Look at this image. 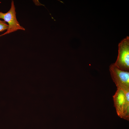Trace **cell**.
Instances as JSON below:
<instances>
[{
  "instance_id": "8992f818",
  "label": "cell",
  "mask_w": 129,
  "mask_h": 129,
  "mask_svg": "<svg viewBox=\"0 0 129 129\" xmlns=\"http://www.w3.org/2000/svg\"><path fill=\"white\" fill-rule=\"evenodd\" d=\"M8 25L4 21L0 19V32L7 30L8 28Z\"/></svg>"
},
{
  "instance_id": "7a4b0ae2",
  "label": "cell",
  "mask_w": 129,
  "mask_h": 129,
  "mask_svg": "<svg viewBox=\"0 0 129 129\" xmlns=\"http://www.w3.org/2000/svg\"><path fill=\"white\" fill-rule=\"evenodd\" d=\"M109 69L111 78L117 88L125 92L129 91V72L120 69L114 63L110 65Z\"/></svg>"
},
{
  "instance_id": "5b68a950",
  "label": "cell",
  "mask_w": 129,
  "mask_h": 129,
  "mask_svg": "<svg viewBox=\"0 0 129 129\" xmlns=\"http://www.w3.org/2000/svg\"><path fill=\"white\" fill-rule=\"evenodd\" d=\"M125 100L121 118L129 120V91L125 92Z\"/></svg>"
},
{
  "instance_id": "3957f363",
  "label": "cell",
  "mask_w": 129,
  "mask_h": 129,
  "mask_svg": "<svg viewBox=\"0 0 129 129\" xmlns=\"http://www.w3.org/2000/svg\"><path fill=\"white\" fill-rule=\"evenodd\" d=\"M15 7L13 0H12L9 10L5 13L0 11V19H3L8 24V28L6 31L0 35V37L16 31L18 30L24 31L25 28L21 26L16 17Z\"/></svg>"
},
{
  "instance_id": "6da1fadb",
  "label": "cell",
  "mask_w": 129,
  "mask_h": 129,
  "mask_svg": "<svg viewBox=\"0 0 129 129\" xmlns=\"http://www.w3.org/2000/svg\"><path fill=\"white\" fill-rule=\"evenodd\" d=\"M114 64L120 69L129 71V37L127 36L118 45V52Z\"/></svg>"
},
{
  "instance_id": "277c9868",
  "label": "cell",
  "mask_w": 129,
  "mask_h": 129,
  "mask_svg": "<svg viewBox=\"0 0 129 129\" xmlns=\"http://www.w3.org/2000/svg\"><path fill=\"white\" fill-rule=\"evenodd\" d=\"M113 97L117 113L121 118L125 100V92L122 89L117 88V90Z\"/></svg>"
}]
</instances>
